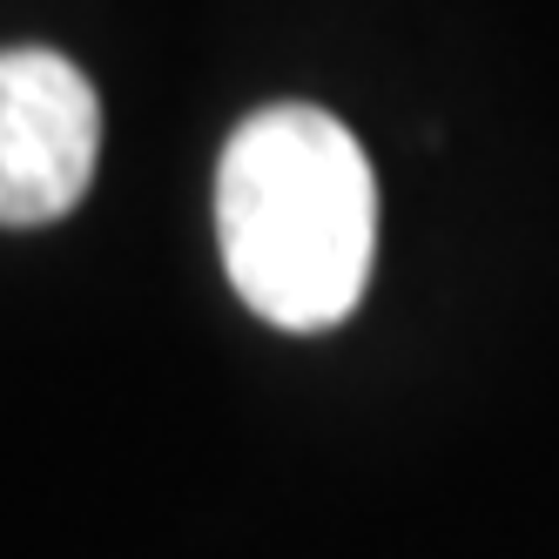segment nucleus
I'll return each mask as SVG.
<instances>
[{"label": "nucleus", "instance_id": "f257e3e1", "mask_svg": "<svg viewBox=\"0 0 559 559\" xmlns=\"http://www.w3.org/2000/svg\"><path fill=\"white\" fill-rule=\"evenodd\" d=\"M216 243L263 324H344L378 257V182L357 135L310 102L257 108L216 163Z\"/></svg>", "mask_w": 559, "mask_h": 559}, {"label": "nucleus", "instance_id": "f03ea898", "mask_svg": "<svg viewBox=\"0 0 559 559\" xmlns=\"http://www.w3.org/2000/svg\"><path fill=\"white\" fill-rule=\"evenodd\" d=\"M102 102L55 48H0V229L61 223L95 182Z\"/></svg>", "mask_w": 559, "mask_h": 559}]
</instances>
